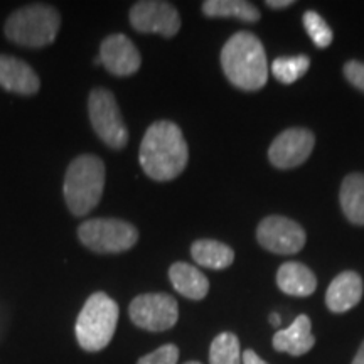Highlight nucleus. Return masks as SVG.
Listing matches in <instances>:
<instances>
[{"mask_svg":"<svg viewBox=\"0 0 364 364\" xmlns=\"http://www.w3.org/2000/svg\"><path fill=\"white\" fill-rule=\"evenodd\" d=\"M221 66L231 85L243 91H258L267 85L268 63L262 41L253 33L240 31L226 41Z\"/></svg>","mask_w":364,"mask_h":364,"instance_id":"obj_2","label":"nucleus"},{"mask_svg":"<svg viewBox=\"0 0 364 364\" xmlns=\"http://www.w3.org/2000/svg\"><path fill=\"white\" fill-rule=\"evenodd\" d=\"M267 6L279 11V9H287V7L294 6V2L292 0H267Z\"/></svg>","mask_w":364,"mask_h":364,"instance_id":"obj_27","label":"nucleus"},{"mask_svg":"<svg viewBox=\"0 0 364 364\" xmlns=\"http://www.w3.org/2000/svg\"><path fill=\"white\" fill-rule=\"evenodd\" d=\"M353 364H364V341L363 344L359 346V351L356 353V358H354Z\"/></svg>","mask_w":364,"mask_h":364,"instance_id":"obj_28","label":"nucleus"},{"mask_svg":"<svg viewBox=\"0 0 364 364\" xmlns=\"http://www.w3.org/2000/svg\"><path fill=\"white\" fill-rule=\"evenodd\" d=\"M179 361V349L176 344H164L161 348L145 354L136 364H177Z\"/></svg>","mask_w":364,"mask_h":364,"instance_id":"obj_24","label":"nucleus"},{"mask_svg":"<svg viewBox=\"0 0 364 364\" xmlns=\"http://www.w3.org/2000/svg\"><path fill=\"white\" fill-rule=\"evenodd\" d=\"M0 86L17 95H36L41 88V80L33 68L19 58L0 54Z\"/></svg>","mask_w":364,"mask_h":364,"instance_id":"obj_13","label":"nucleus"},{"mask_svg":"<svg viewBox=\"0 0 364 364\" xmlns=\"http://www.w3.org/2000/svg\"><path fill=\"white\" fill-rule=\"evenodd\" d=\"M78 238L95 253H124L139 241V230L115 218H95L78 228Z\"/></svg>","mask_w":364,"mask_h":364,"instance_id":"obj_6","label":"nucleus"},{"mask_svg":"<svg viewBox=\"0 0 364 364\" xmlns=\"http://www.w3.org/2000/svg\"><path fill=\"white\" fill-rule=\"evenodd\" d=\"M118 324V306L105 292L90 295L76 318V339L85 351L98 353L110 344Z\"/></svg>","mask_w":364,"mask_h":364,"instance_id":"obj_5","label":"nucleus"},{"mask_svg":"<svg viewBox=\"0 0 364 364\" xmlns=\"http://www.w3.org/2000/svg\"><path fill=\"white\" fill-rule=\"evenodd\" d=\"M316 344L312 334V322L306 314L299 316L287 329H282L273 336V348L290 356H304Z\"/></svg>","mask_w":364,"mask_h":364,"instance_id":"obj_15","label":"nucleus"},{"mask_svg":"<svg viewBox=\"0 0 364 364\" xmlns=\"http://www.w3.org/2000/svg\"><path fill=\"white\" fill-rule=\"evenodd\" d=\"M343 213L353 225L364 226V174L354 172L343 181L339 193Z\"/></svg>","mask_w":364,"mask_h":364,"instance_id":"obj_18","label":"nucleus"},{"mask_svg":"<svg viewBox=\"0 0 364 364\" xmlns=\"http://www.w3.org/2000/svg\"><path fill=\"white\" fill-rule=\"evenodd\" d=\"M102 65L115 76H132L140 70L142 56L125 34H112L100 46Z\"/></svg>","mask_w":364,"mask_h":364,"instance_id":"obj_12","label":"nucleus"},{"mask_svg":"<svg viewBox=\"0 0 364 364\" xmlns=\"http://www.w3.org/2000/svg\"><path fill=\"white\" fill-rule=\"evenodd\" d=\"M203 14L208 17H233L241 22L260 21V11L247 0H206L203 4Z\"/></svg>","mask_w":364,"mask_h":364,"instance_id":"obj_20","label":"nucleus"},{"mask_svg":"<svg viewBox=\"0 0 364 364\" xmlns=\"http://www.w3.org/2000/svg\"><path fill=\"white\" fill-rule=\"evenodd\" d=\"M277 285L294 297H309L316 292L317 279L311 268L299 262H287L277 272Z\"/></svg>","mask_w":364,"mask_h":364,"instance_id":"obj_16","label":"nucleus"},{"mask_svg":"<svg viewBox=\"0 0 364 364\" xmlns=\"http://www.w3.org/2000/svg\"><path fill=\"white\" fill-rule=\"evenodd\" d=\"M316 145V136L307 129H289L273 140L268 159L277 169H294L309 159Z\"/></svg>","mask_w":364,"mask_h":364,"instance_id":"obj_11","label":"nucleus"},{"mask_svg":"<svg viewBox=\"0 0 364 364\" xmlns=\"http://www.w3.org/2000/svg\"><path fill=\"white\" fill-rule=\"evenodd\" d=\"M130 24L144 34H161L174 38L181 29V16L177 9L162 0H142L130 9Z\"/></svg>","mask_w":364,"mask_h":364,"instance_id":"obj_9","label":"nucleus"},{"mask_svg":"<svg viewBox=\"0 0 364 364\" xmlns=\"http://www.w3.org/2000/svg\"><path fill=\"white\" fill-rule=\"evenodd\" d=\"M304 228L285 216H268L257 228V240L263 248L277 255L299 253L306 245Z\"/></svg>","mask_w":364,"mask_h":364,"instance_id":"obj_10","label":"nucleus"},{"mask_svg":"<svg viewBox=\"0 0 364 364\" xmlns=\"http://www.w3.org/2000/svg\"><path fill=\"white\" fill-rule=\"evenodd\" d=\"M344 76L353 86L364 91V65L359 61H348L344 65Z\"/></svg>","mask_w":364,"mask_h":364,"instance_id":"obj_25","label":"nucleus"},{"mask_svg":"<svg viewBox=\"0 0 364 364\" xmlns=\"http://www.w3.org/2000/svg\"><path fill=\"white\" fill-rule=\"evenodd\" d=\"M88 115L95 134L108 147L120 150L129 144V130L112 91L105 88L91 90L88 97Z\"/></svg>","mask_w":364,"mask_h":364,"instance_id":"obj_7","label":"nucleus"},{"mask_svg":"<svg viewBox=\"0 0 364 364\" xmlns=\"http://www.w3.org/2000/svg\"><path fill=\"white\" fill-rule=\"evenodd\" d=\"M270 322H272V326L273 327H279L280 326V316H279V314H272V316H270Z\"/></svg>","mask_w":364,"mask_h":364,"instance_id":"obj_29","label":"nucleus"},{"mask_svg":"<svg viewBox=\"0 0 364 364\" xmlns=\"http://www.w3.org/2000/svg\"><path fill=\"white\" fill-rule=\"evenodd\" d=\"M61 27L58 9L48 4H31L9 16L6 38L26 48H44L54 43Z\"/></svg>","mask_w":364,"mask_h":364,"instance_id":"obj_4","label":"nucleus"},{"mask_svg":"<svg viewBox=\"0 0 364 364\" xmlns=\"http://www.w3.org/2000/svg\"><path fill=\"white\" fill-rule=\"evenodd\" d=\"M184 364H201L199 361H188V363H184Z\"/></svg>","mask_w":364,"mask_h":364,"instance_id":"obj_30","label":"nucleus"},{"mask_svg":"<svg viewBox=\"0 0 364 364\" xmlns=\"http://www.w3.org/2000/svg\"><path fill=\"white\" fill-rule=\"evenodd\" d=\"M363 297V280L356 272H343L331 282L326 306L331 312L343 314L356 307Z\"/></svg>","mask_w":364,"mask_h":364,"instance_id":"obj_14","label":"nucleus"},{"mask_svg":"<svg viewBox=\"0 0 364 364\" xmlns=\"http://www.w3.org/2000/svg\"><path fill=\"white\" fill-rule=\"evenodd\" d=\"M139 161L150 179L159 182L176 179L189 162V147L182 130L167 120L150 125L140 144Z\"/></svg>","mask_w":364,"mask_h":364,"instance_id":"obj_1","label":"nucleus"},{"mask_svg":"<svg viewBox=\"0 0 364 364\" xmlns=\"http://www.w3.org/2000/svg\"><path fill=\"white\" fill-rule=\"evenodd\" d=\"M129 314L132 322L140 329L162 332L177 324L179 307L169 294H142L132 300Z\"/></svg>","mask_w":364,"mask_h":364,"instance_id":"obj_8","label":"nucleus"},{"mask_svg":"<svg viewBox=\"0 0 364 364\" xmlns=\"http://www.w3.org/2000/svg\"><path fill=\"white\" fill-rule=\"evenodd\" d=\"M209 364H241L240 341L233 332H221L209 348Z\"/></svg>","mask_w":364,"mask_h":364,"instance_id":"obj_21","label":"nucleus"},{"mask_svg":"<svg viewBox=\"0 0 364 364\" xmlns=\"http://www.w3.org/2000/svg\"><path fill=\"white\" fill-rule=\"evenodd\" d=\"M243 364H267V363L263 361L257 353L252 351V349H247V351L243 353Z\"/></svg>","mask_w":364,"mask_h":364,"instance_id":"obj_26","label":"nucleus"},{"mask_svg":"<svg viewBox=\"0 0 364 364\" xmlns=\"http://www.w3.org/2000/svg\"><path fill=\"white\" fill-rule=\"evenodd\" d=\"M194 262L211 270H225L235 262V252L216 240H198L191 247Z\"/></svg>","mask_w":364,"mask_h":364,"instance_id":"obj_19","label":"nucleus"},{"mask_svg":"<svg viewBox=\"0 0 364 364\" xmlns=\"http://www.w3.org/2000/svg\"><path fill=\"white\" fill-rule=\"evenodd\" d=\"M107 169L100 157L83 154L70 164L65 176V199L75 216H86L102 201Z\"/></svg>","mask_w":364,"mask_h":364,"instance_id":"obj_3","label":"nucleus"},{"mask_svg":"<svg viewBox=\"0 0 364 364\" xmlns=\"http://www.w3.org/2000/svg\"><path fill=\"white\" fill-rule=\"evenodd\" d=\"M304 26H306L307 34L311 36V39L317 48L324 49L332 43L334 36H332L331 27L327 26V22L317 12L307 11L304 14Z\"/></svg>","mask_w":364,"mask_h":364,"instance_id":"obj_23","label":"nucleus"},{"mask_svg":"<svg viewBox=\"0 0 364 364\" xmlns=\"http://www.w3.org/2000/svg\"><path fill=\"white\" fill-rule=\"evenodd\" d=\"M309 68H311V59L304 56V54H300V56L277 58L275 61L272 63L273 76L284 85L295 83V81L306 75Z\"/></svg>","mask_w":364,"mask_h":364,"instance_id":"obj_22","label":"nucleus"},{"mask_svg":"<svg viewBox=\"0 0 364 364\" xmlns=\"http://www.w3.org/2000/svg\"><path fill=\"white\" fill-rule=\"evenodd\" d=\"M169 279L172 287L186 299L203 300L209 292L208 277L199 268L189 265V263H172L169 268Z\"/></svg>","mask_w":364,"mask_h":364,"instance_id":"obj_17","label":"nucleus"}]
</instances>
